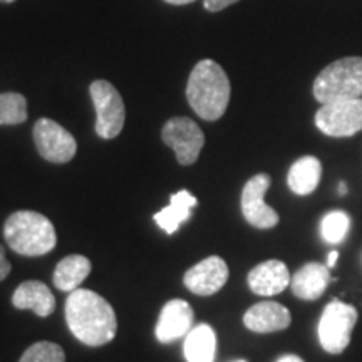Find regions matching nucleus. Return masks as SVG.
<instances>
[{
	"instance_id": "f257e3e1",
	"label": "nucleus",
	"mask_w": 362,
	"mask_h": 362,
	"mask_svg": "<svg viewBox=\"0 0 362 362\" xmlns=\"http://www.w3.org/2000/svg\"><path fill=\"white\" fill-rule=\"evenodd\" d=\"M66 322L86 346L101 347L116 337V312L106 298L88 288H76L66 300Z\"/></svg>"
},
{
	"instance_id": "f03ea898",
	"label": "nucleus",
	"mask_w": 362,
	"mask_h": 362,
	"mask_svg": "<svg viewBox=\"0 0 362 362\" xmlns=\"http://www.w3.org/2000/svg\"><path fill=\"white\" fill-rule=\"evenodd\" d=\"M230 93V79L218 62L203 59L193 67L187 84V99L202 119H220L228 107Z\"/></svg>"
},
{
	"instance_id": "7ed1b4c3",
	"label": "nucleus",
	"mask_w": 362,
	"mask_h": 362,
	"mask_svg": "<svg viewBox=\"0 0 362 362\" xmlns=\"http://www.w3.org/2000/svg\"><path fill=\"white\" fill-rule=\"evenodd\" d=\"M4 238L11 250L24 257H42L52 252L57 243L52 221L30 210L16 211L8 216L4 225Z\"/></svg>"
},
{
	"instance_id": "20e7f679",
	"label": "nucleus",
	"mask_w": 362,
	"mask_h": 362,
	"mask_svg": "<svg viewBox=\"0 0 362 362\" xmlns=\"http://www.w3.org/2000/svg\"><path fill=\"white\" fill-rule=\"evenodd\" d=\"M314 98L320 104L362 98V57L334 61L314 81Z\"/></svg>"
},
{
	"instance_id": "39448f33",
	"label": "nucleus",
	"mask_w": 362,
	"mask_h": 362,
	"mask_svg": "<svg viewBox=\"0 0 362 362\" xmlns=\"http://www.w3.org/2000/svg\"><path fill=\"white\" fill-rule=\"evenodd\" d=\"M356 322L357 309L354 305L341 300L329 302L317 325L320 347L327 354H342L349 347Z\"/></svg>"
},
{
	"instance_id": "423d86ee",
	"label": "nucleus",
	"mask_w": 362,
	"mask_h": 362,
	"mask_svg": "<svg viewBox=\"0 0 362 362\" xmlns=\"http://www.w3.org/2000/svg\"><path fill=\"white\" fill-rule=\"evenodd\" d=\"M96 110V133L103 139L119 136L124 128L126 107L119 90L104 79H98L89 88Z\"/></svg>"
},
{
	"instance_id": "0eeeda50",
	"label": "nucleus",
	"mask_w": 362,
	"mask_h": 362,
	"mask_svg": "<svg viewBox=\"0 0 362 362\" xmlns=\"http://www.w3.org/2000/svg\"><path fill=\"white\" fill-rule=\"evenodd\" d=\"M315 126L332 138H349L362 131V98L327 103L315 112Z\"/></svg>"
},
{
	"instance_id": "6e6552de",
	"label": "nucleus",
	"mask_w": 362,
	"mask_h": 362,
	"mask_svg": "<svg viewBox=\"0 0 362 362\" xmlns=\"http://www.w3.org/2000/svg\"><path fill=\"white\" fill-rule=\"evenodd\" d=\"M161 138L166 146L173 148L180 165L189 166L200 158L205 146V134L200 126L189 117H171L161 129Z\"/></svg>"
},
{
	"instance_id": "1a4fd4ad",
	"label": "nucleus",
	"mask_w": 362,
	"mask_h": 362,
	"mask_svg": "<svg viewBox=\"0 0 362 362\" xmlns=\"http://www.w3.org/2000/svg\"><path fill=\"white\" fill-rule=\"evenodd\" d=\"M34 143L39 155L51 163H69L78 153V143L66 128L49 117H40L34 124Z\"/></svg>"
},
{
	"instance_id": "9d476101",
	"label": "nucleus",
	"mask_w": 362,
	"mask_h": 362,
	"mask_svg": "<svg viewBox=\"0 0 362 362\" xmlns=\"http://www.w3.org/2000/svg\"><path fill=\"white\" fill-rule=\"evenodd\" d=\"M272 178L267 173L252 176L242 192V214L247 223L259 230H269L279 225L280 216L274 208L265 203V193L269 192Z\"/></svg>"
},
{
	"instance_id": "9b49d317",
	"label": "nucleus",
	"mask_w": 362,
	"mask_h": 362,
	"mask_svg": "<svg viewBox=\"0 0 362 362\" xmlns=\"http://www.w3.org/2000/svg\"><path fill=\"white\" fill-rule=\"evenodd\" d=\"M228 275L230 272L226 262L218 255H211L187 270L183 282L194 296L210 297L223 288Z\"/></svg>"
},
{
	"instance_id": "f8f14e48",
	"label": "nucleus",
	"mask_w": 362,
	"mask_h": 362,
	"mask_svg": "<svg viewBox=\"0 0 362 362\" xmlns=\"http://www.w3.org/2000/svg\"><path fill=\"white\" fill-rule=\"evenodd\" d=\"M193 309L187 300L173 298L166 302L156 322V339L161 344H170L187 337V334L193 329Z\"/></svg>"
},
{
	"instance_id": "ddd939ff",
	"label": "nucleus",
	"mask_w": 362,
	"mask_h": 362,
	"mask_svg": "<svg viewBox=\"0 0 362 362\" xmlns=\"http://www.w3.org/2000/svg\"><path fill=\"white\" fill-rule=\"evenodd\" d=\"M291 272L282 260H267L248 272V287L260 297H272L291 285Z\"/></svg>"
},
{
	"instance_id": "4468645a",
	"label": "nucleus",
	"mask_w": 362,
	"mask_h": 362,
	"mask_svg": "<svg viewBox=\"0 0 362 362\" xmlns=\"http://www.w3.org/2000/svg\"><path fill=\"white\" fill-rule=\"evenodd\" d=\"M292 322L288 309L279 302H259L252 305L243 315V324L248 330L257 334H270L285 330Z\"/></svg>"
},
{
	"instance_id": "2eb2a0df",
	"label": "nucleus",
	"mask_w": 362,
	"mask_h": 362,
	"mask_svg": "<svg viewBox=\"0 0 362 362\" xmlns=\"http://www.w3.org/2000/svg\"><path fill=\"white\" fill-rule=\"evenodd\" d=\"M12 305L19 310H33L39 317H49L56 309V298L44 282L27 280L13 292Z\"/></svg>"
},
{
	"instance_id": "dca6fc26",
	"label": "nucleus",
	"mask_w": 362,
	"mask_h": 362,
	"mask_svg": "<svg viewBox=\"0 0 362 362\" xmlns=\"http://www.w3.org/2000/svg\"><path fill=\"white\" fill-rule=\"evenodd\" d=\"M330 282V272L327 265L309 262L300 267L291 279L293 296L300 300H317L325 292Z\"/></svg>"
},
{
	"instance_id": "f3484780",
	"label": "nucleus",
	"mask_w": 362,
	"mask_h": 362,
	"mask_svg": "<svg viewBox=\"0 0 362 362\" xmlns=\"http://www.w3.org/2000/svg\"><path fill=\"white\" fill-rule=\"evenodd\" d=\"M198 205L197 197H193L188 189H180L171 197L170 205L163 208L161 211L153 216L156 225L161 230H165L168 235H173L176 230L180 228L181 223L189 220L192 216V210Z\"/></svg>"
},
{
	"instance_id": "a211bd4d",
	"label": "nucleus",
	"mask_w": 362,
	"mask_h": 362,
	"mask_svg": "<svg viewBox=\"0 0 362 362\" xmlns=\"http://www.w3.org/2000/svg\"><path fill=\"white\" fill-rule=\"evenodd\" d=\"M322 178V163L315 156H302L291 166L287 175V185L298 197L314 193Z\"/></svg>"
},
{
	"instance_id": "6ab92c4d",
	"label": "nucleus",
	"mask_w": 362,
	"mask_h": 362,
	"mask_svg": "<svg viewBox=\"0 0 362 362\" xmlns=\"http://www.w3.org/2000/svg\"><path fill=\"white\" fill-rule=\"evenodd\" d=\"M216 352V334L208 324H200L187 334L183 354L187 362H214Z\"/></svg>"
},
{
	"instance_id": "aec40b11",
	"label": "nucleus",
	"mask_w": 362,
	"mask_h": 362,
	"mask_svg": "<svg viewBox=\"0 0 362 362\" xmlns=\"http://www.w3.org/2000/svg\"><path fill=\"white\" fill-rule=\"evenodd\" d=\"M90 269L93 265L84 255H67L54 270V285L62 292L76 291L88 279Z\"/></svg>"
},
{
	"instance_id": "412c9836",
	"label": "nucleus",
	"mask_w": 362,
	"mask_h": 362,
	"mask_svg": "<svg viewBox=\"0 0 362 362\" xmlns=\"http://www.w3.org/2000/svg\"><path fill=\"white\" fill-rule=\"evenodd\" d=\"M351 228V216L342 210L329 211L320 221V237L324 242L337 245L346 240Z\"/></svg>"
},
{
	"instance_id": "4be33fe9",
	"label": "nucleus",
	"mask_w": 362,
	"mask_h": 362,
	"mask_svg": "<svg viewBox=\"0 0 362 362\" xmlns=\"http://www.w3.org/2000/svg\"><path fill=\"white\" fill-rule=\"evenodd\" d=\"M27 119V99L19 93L0 94V126L22 124Z\"/></svg>"
},
{
	"instance_id": "5701e85b",
	"label": "nucleus",
	"mask_w": 362,
	"mask_h": 362,
	"mask_svg": "<svg viewBox=\"0 0 362 362\" xmlns=\"http://www.w3.org/2000/svg\"><path fill=\"white\" fill-rule=\"evenodd\" d=\"M19 362H66V354L59 344L40 341L33 344Z\"/></svg>"
},
{
	"instance_id": "b1692460",
	"label": "nucleus",
	"mask_w": 362,
	"mask_h": 362,
	"mask_svg": "<svg viewBox=\"0 0 362 362\" xmlns=\"http://www.w3.org/2000/svg\"><path fill=\"white\" fill-rule=\"evenodd\" d=\"M238 0H203V4H205V8L210 12H220L223 11V8L233 6V4H237Z\"/></svg>"
},
{
	"instance_id": "393cba45",
	"label": "nucleus",
	"mask_w": 362,
	"mask_h": 362,
	"mask_svg": "<svg viewBox=\"0 0 362 362\" xmlns=\"http://www.w3.org/2000/svg\"><path fill=\"white\" fill-rule=\"evenodd\" d=\"M11 270H12V265L6 257V248L0 245V282H2L4 279H7V275L11 274Z\"/></svg>"
},
{
	"instance_id": "a878e982",
	"label": "nucleus",
	"mask_w": 362,
	"mask_h": 362,
	"mask_svg": "<svg viewBox=\"0 0 362 362\" xmlns=\"http://www.w3.org/2000/svg\"><path fill=\"white\" fill-rule=\"evenodd\" d=\"M277 362H304V359L296 354H285L282 357H279Z\"/></svg>"
},
{
	"instance_id": "bb28decb",
	"label": "nucleus",
	"mask_w": 362,
	"mask_h": 362,
	"mask_svg": "<svg viewBox=\"0 0 362 362\" xmlns=\"http://www.w3.org/2000/svg\"><path fill=\"white\" fill-rule=\"evenodd\" d=\"M337 259H339V252L337 250H334V252L329 253V257H327V267H329V269L336 267Z\"/></svg>"
},
{
	"instance_id": "cd10ccee",
	"label": "nucleus",
	"mask_w": 362,
	"mask_h": 362,
	"mask_svg": "<svg viewBox=\"0 0 362 362\" xmlns=\"http://www.w3.org/2000/svg\"><path fill=\"white\" fill-rule=\"evenodd\" d=\"M166 4H171V6H187V4H192L194 0H165Z\"/></svg>"
},
{
	"instance_id": "c85d7f7f",
	"label": "nucleus",
	"mask_w": 362,
	"mask_h": 362,
	"mask_svg": "<svg viewBox=\"0 0 362 362\" xmlns=\"http://www.w3.org/2000/svg\"><path fill=\"white\" fill-rule=\"evenodd\" d=\"M337 192H339V194H341V197H344V194L347 193V183H346V181H341V183H339Z\"/></svg>"
},
{
	"instance_id": "c756f323",
	"label": "nucleus",
	"mask_w": 362,
	"mask_h": 362,
	"mask_svg": "<svg viewBox=\"0 0 362 362\" xmlns=\"http://www.w3.org/2000/svg\"><path fill=\"white\" fill-rule=\"evenodd\" d=\"M0 2H2V4H12V2H16V0H0Z\"/></svg>"
},
{
	"instance_id": "7c9ffc66",
	"label": "nucleus",
	"mask_w": 362,
	"mask_h": 362,
	"mask_svg": "<svg viewBox=\"0 0 362 362\" xmlns=\"http://www.w3.org/2000/svg\"><path fill=\"white\" fill-rule=\"evenodd\" d=\"M235 362H247V361H235Z\"/></svg>"
}]
</instances>
